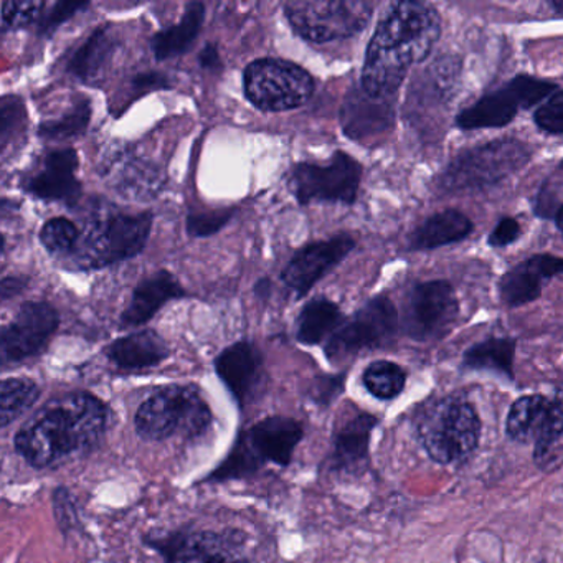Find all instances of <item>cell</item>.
<instances>
[{"label": "cell", "instance_id": "cell-21", "mask_svg": "<svg viewBox=\"0 0 563 563\" xmlns=\"http://www.w3.org/2000/svg\"><path fill=\"white\" fill-rule=\"evenodd\" d=\"M166 553L170 563H246L239 545L212 532L173 537L167 542Z\"/></svg>", "mask_w": 563, "mask_h": 563}, {"label": "cell", "instance_id": "cell-3", "mask_svg": "<svg viewBox=\"0 0 563 563\" xmlns=\"http://www.w3.org/2000/svg\"><path fill=\"white\" fill-rule=\"evenodd\" d=\"M481 420L470 401L451 395L428 405L418 417V437L437 463L470 456L479 443Z\"/></svg>", "mask_w": 563, "mask_h": 563}, {"label": "cell", "instance_id": "cell-35", "mask_svg": "<svg viewBox=\"0 0 563 563\" xmlns=\"http://www.w3.org/2000/svg\"><path fill=\"white\" fill-rule=\"evenodd\" d=\"M80 232L77 225L64 217L48 220L41 230V242L45 249L55 255H68L77 249Z\"/></svg>", "mask_w": 563, "mask_h": 563}, {"label": "cell", "instance_id": "cell-29", "mask_svg": "<svg viewBox=\"0 0 563 563\" xmlns=\"http://www.w3.org/2000/svg\"><path fill=\"white\" fill-rule=\"evenodd\" d=\"M342 312L335 302L318 298L309 301L298 319V341L306 345L319 344L338 331Z\"/></svg>", "mask_w": 563, "mask_h": 563}, {"label": "cell", "instance_id": "cell-26", "mask_svg": "<svg viewBox=\"0 0 563 563\" xmlns=\"http://www.w3.org/2000/svg\"><path fill=\"white\" fill-rule=\"evenodd\" d=\"M473 232V222L457 210L430 217L411 236V250H434L461 242Z\"/></svg>", "mask_w": 563, "mask_h": 563}, {"label": "cell", "instance_id": "cell-46", "mask_svg": "<svg viewBox=\"0 0 563 563\" xmlns=\"http://www.w3.org/2000/svg\"><path fill=\"white\" fill-rule=\"evenodd\" d=\"M556 227H559L560 232L563 233V206L560 207L559 212H556Z\"/></svg>", "mask_w": 563, "mask_h": 563}, {"label": "cell", "instance_id": "cell-32", "mask_svg": "<svg viewBox=\"0 0 563 563\" xmlns=\"http://www.w3.org/2000/svg\"><path fill=\"white\" fill-rule=\"evenodd\" d=\"M41 388L29 378H8L2 382L0 397V424L8 428L12 421L25 413L37 401Z\"/></svg>", "mask_w": 563, "mask_h": 563}, {"label": "cell", "instance_id": "cell-13", "mask_svg": "<svg viewBox=\"0 0 563 563\" xmlns=\"http://www.w3.org/2000/svg\"><path fill=\"white\" fill-rule=\"evenodd\" d=\"M58 312L48 302H25L11 324L2 329L0 357L2 364H18L45 347L57 331Z\"/></svg>", "mask_w": 563, "mask_h": 563}, {"label": "cell", "instance_id": "cell-9", "mask_svg": "<svg viewBox=\"0 0 563 563\" xmlns=\"http://www.w3.org/2000/svg\"><path fill=\"white\" fill-rule=\"evenodd\" d=\"M361 179V164L339 151L328 166L296 164L291 170V190L302 206L311 202L354 203Z\"/></svg>", "mask_w": 563, "mask_h": 563}, {"label": "cell", "instance_id": "cell-44", "mask_svg": "<svg viewBox=\"0 0 563 563\" xmlns=\"http://www.w3.org/2000/svg\"><path fill=\"white\" fill-rule=\"evenodd\" d=\"M199 62L200 65H202V68H207V70L220 67V57L216 45H207V47L200 52Z\"/></svg>", "mask_w": 563, "mask_h": 563}, {"label": "cell", "instance_id": "cell-17", "mask_svg": "<svg viewBox=\"0 0 563 563\" xmlns=\"http://www.w3.org/2000/svg\"><path fill=\"white\" fill-rule=\"evenodd\" d=\"M100 169L103 179L124 196L153 197L163 186V177L156 166L121 151L101 159Z\"/></svg>", "mask_w": 563, "mask_h": 563}, {"label": "cell", "instance_id": "cell-40", "mask_svg": "<svg viewBox=\"0 0 563 563\" xmlns=\"http://www.w3.org/2000/svg\"><path fill=\"white\" fill-rule=\"evenodd\" d=\"M88 5H90L88 2H58V4H55L54 9H52L51 14L42 22V31H54L58 25L74 18L75 14L87 9Z\"/></svg>", "mask_w": 563, "mask_h": 563}, {"label": "cell", "instance_id": "cell-18", "mask_svg": "<svg viewBox=\"0 0 563 563\" xmlns=\"http://www.w3.org/2000/svg\"><path fill=\"white\" fill-rule=\"evenodd\" d=\"M216 368L223 384L240 404L250 400L262 382V355L250 342H236L225 349L217 357Z\"/></svg>", "mask_w": 563, "mask_h": 563}, {"label": "cell", "instance_id": "cell-4", "mask_svg": "<svg viewBox=\"0 0 563 563\" xmlns=\"http://www.w3.org/2000/svg\"><path fill=\"white\" fill-rule=\"evenodd\" d=\"M153 229V216L108 213L85 227L74 252L81 269L104 268L140 255Z\"/></svg>", "mask_w": 563, "mask_h": 563}, {"label": "cell", "instance_id": "cell-1", "mask_svg": "<svg viewBox=\"0 0 563 563\" xmlns=\"http://www.w3.org/2000/svg\"><path fill=\"white\" fill-rule=\"evenodd\" d=\"M440 37V18L430 5L398 2L382 15L367 47L362 68V90L390 100L411 65L430 55Z\"/></svg>", "mask_w": 563, "mask_h": 563}, {"label": "cell", "instance_id": "cell-33", "mask_svg": "<svg viewBox=\"0 0 563 563\" xmlns=\"http://www.w3.org/2000/svg\"><path fill=\"white\" fill-rule=\"evenodd\" d=\"M407 375L400 365L388 361H377L368 365L364 372V385L375 398L391 400L405 388Z\"/></svg>", "mask_w": 563, "mask_h": 563}, {"label": "cell", "instance_id": "cell-42", "mask_svg": "<svg viewBox=\"0 0 563 563\" xmlns=\"http://www.w3.org/2000/svg\"><path fill=\"white\" fill-rule=\"evenodd\" d=\"M133 88L136 93H147V91L170 88V81L169 77L159 71H147L133 78Z\"/></svg>", "mask_w": 563, "mask_h": 563}, {"label": "cell", "instance_id": "cell-12", "mask_svg": "<svg viewBox=\"0 0 563 563\" xmlns=\"http://www.w3.org/2000/svg\"><path fill=\"white\" fill-rule=\"evenodd\" d=\"M457 299L453 286L443 279L415 286L408 299L405 331L415 341L440 339L456 321Z\"/></svg>", "mask_w": 563, "mask_h": 563}, {"label": "cell", "instance_id": "cell-19", "mask_svg": "<svg viewBox=\"0 0 563 563\" xmlns=\"http://www.w3.org/2000/svg\"><path fill=\"white\" fill-rule=\"evenodd\" d=\"M556 275H563V258L552 255L532 256L504 275L500 298L512 308L536 301L542 291V283Z\"/></svg>", "mask_w": 563, "mask_h": 563}, {"label": "cell", "instance_id": "cell-23", "mask_svg": "<svg viewBox=\"0 0 563 563\" xmlns=\"http://www.w3.org/2000/svg\"><path fill=\"white\" fill-rule=\"evenodd\" d=\"M107 354L118 367L141 371L166 361L169 349L157 332L141 331L114 341Z\"/></svg>", "mask_w": 563, "mask_h": 563}, {"label": "cell", "instance_id": "cell-41", "mask_svg": "<svg viewBox=\"0 0 563 563\" xmlns=\"http://www.w3.org/2000/svg\"><path fill=\"white\" fill-rule=\"evenodd\" d=\"M520 235V227L517 220L503 219L497 223L496 229L489 235V245L496 246V249H503V246L510 245L516 242Z\"/></svg>", "mask_w": 563, "mask_h": 563}, {"label": "cell", "instance_id": "cell-47", "mask_svg": "<svg viewBox=\"0 0 563 563\" xmlns=\"http://www.w3.org/2000/svg\"><path fill=\"white\" fill-rule=\"evenodd\" d=\"M550 5L555 9L556 14L563 15V0H559V2H552Z\"/></svg>", "mask_w": 563, "mask_h": 563}, {"label": "cell", "instance_id": "cell-7", "mask_svg": "<svg viewBox=\"0 0 563 563\" xmlns=\"http://www.w3.org/2000/svg\"><path fill=\"white\" fill-rule=\"evenodd\" d=\"M530 151L520 141L504 140L464 151L444 170L441 187L450 192L496 186L510 174L522 169Z\"/></svg>", "mask_w": 563, "mask_h": 563}, {"label": "cell", "instance_id": "cell-25", "mask_svg": "<svg viewBox=\"0 0 563 563\" xmlns=\"http://www.w3.org/2000/svg\"><path fill=\"white\" fill-rule=\"evenodd\" d=\"M203 21H206V5L200 2H190L180 22L154 35L151 45L157 60H167V58L186 54L202 31Z\"/></svg>", "mask_w": 563, "mask_h": 563}, {"label": "cell", "instance_id": "cell-10", "mask_svg": "<svg viewBox=\"0 0 563 563\" xmlns=\"http://www.w3.org/2000/svg\"><path fill=\"white\" fill-rule=\"evenodd\" d=\"M555 90V84L529 75H519L499 90L486 95L473 107L464 110L456 118L457 126L466 131L506 126L517 117L519 110L536 107Z\"/></svg>", "mask_w": 563, "mask_h": 563}, {"label": "cell", "instance_id": "cell-30", "mask_svg": "<svg viewBox=\"0 0 563 563\" xmlns=\"http://www.w3.org/2000/svg\"><path fill=\"white\" fill-rule=\"evenodd\" d=\"M563 456V388L556 391L550 405L545 427L536 441L533 460L540 467H552Z\"/></svg>", "mask_w": 563, "mask_h": 563}, {"label": "cell", "instance_id": "cell-45", "mask_svg": "<svg viewBox=\"0 0 563 563\" xmlns=\"http://www.w3.org/2000/svg\"><path fill=\"white\" fill-rule=\"evenodd\" d=\"M256 295L265 296L269 292V279H262V282L256 285L255 288Z\"/></svg>", "mask_w": 563, "mask_h": 563}, {"label": "cell", "instance_id": "cell-22", "mask_svg": "<svg viewBox=\"0 0 563 563\" xmlns=\"http://www.w3.org/2000/svg\"><path fill=\"white\" fill-rule=\"evenodd\" d=\"M186 295V289L179 285L176 276L166 269H161V272L144 278L136 286L130 306L121 316V321L128 328L146 324L166 302L184 298Z\"/></svg>", "mask_w": 563, "mask_h": 563}, {"label": "cell", "instance_id": "cell-39", "mask_svg": "<svg viewBox=\"0 0 563 563\" xmlns=\"http://www.w3.org/2000/svg\"><path fill=\"white\" fill-rule=\"evenodd\" d=\"M540 130L549 134H563V91L552 95L533 114Z\"/></svg>", "mask_w": 563, "mask_h": 563}, {"label": "cell", "instance_id": "cell-14", "mask_svg": "<svg viewBox=\"0 0 563 563\" xmlns=\"http://www.w3.org/2000/svg\"><path fill=\"white\" fill-rule=\"evenodd\" d=\"M352 236L338 235L324 242L311 243L299 250L283 272V283L302 298L311 291L316 283L321 282L334 266H338L354 250Z\"/></svg>", "mask_w": 563, "mask_h": 563}, {"label": "cell", "instance_id": "cell-15", "mask_svg": "<svg viewBox=\"0 0 563 563\" xmlns=\"http://www.w3.org/2000/svg\"><path fill=\"white\" fill-rule=\"evenodd\" d=\"M77 169V151H54L48 153L41 167L27 177L24 189L37 199L71 206L81 196V184L75 176Z\"/></svg>", "mask_w": 563, "mask_h": 563}, {"label": "cell", "instance_id": "cell-36", "mask_svg": "<svg viewBox=\"0 0 563 563\" xmlns=\"http://www.w3.org/2000/svg\"><path fill=\"white\" fill-rule=\"evenodd\" d=\"M27 123L24 103L18 97H4L0 101V146L2 154L8 153L11 144L18 140L19 134L24 133Z\"/></svg>", "mask_w": 563, "mask_h": 563}, {"label": "cell", "instance_id": "cell-11", "mask_svg": "<svg viewBox=\"0 0 563 563\" xmlns=\"http://www.w3.org/2000/svg\"><path fill=\"white\" fill-rule=\"evenodd\" d=\"M398 314L390 299H372L329 338L325 354L331 361H342L368 349L388 344L397 334Z\"/></svg>", "mask_w": 563, "mask_h": 563}, {"label": "cell", "instance_id": "cell-2", "mask_svg": "<svg viewBox=\"0 0 563 563\" xmlns=\"http://www.w3.org/2000/svg\"><path fill=\"white\" fill-rule=\"evenodd\" d=\"M108 427V408L85 391L48 401L15 437L19 453L35 467H57L97 446Z\"/></svg>", "mask_w": 563, "mask_h": 563}, {"label": "cell", "instance_id": "cell-27", "mask_svg": "<svg viewBox=\"0 0 563 563\" xmlns=\"http://www.w3.org/2000/svg\"><path fill=\"white\" fill-rule=\"evenodd\" d=\"M552 400L542 395H527L519 398L507 417V434L520 443H536L545 427Z\"/></svg>", "mask_w": 563, "mask_h": 563}, {"label": "cell", "instance_id": "cell-31", "mask_svg": "<svg viewBox=\"0 0 563 563\" xmlns=\"http://www.w3.org/2000/svg\"><path fill=\"white\" fill-rule=\"evenodd\" d=\"M516 342L512 339H489L471 347L464 355V365L481 371H494L512 377Z\"/></svg>", "mask_w": 563, "mask_h": 563}, {"label": "cell", "instance_id": "cell-34", "mask_svg": "<svg viewBox=\"0 0 563 563\" xmlns=\"http://www.w3.org/2000/svg\"><path fill=\"white\" fill-rule=\"evenodd\" d=\"M91 107L87 98H78L74 107L58 120L45 121L38 128V134L48 141H65L84 134L90 124Z\"/></svg>", "mask_w": 563, "mask_h": 563}, {"label": "cell", "instance_id": "cell-8", "mask_svg": "<svg viewBox=\"0 0 563 563\" xmlns=\"http://www.w3.org/2000/svg\"><path fill=\"white\" fill-rule=\"evenodd\" d=\"M286 19L292 31L308 42L325 44L364 31L372 18L368 2H289Z\"/></svg>", "mask_w": 563, "mask_h": 563}, {"label": "cell", "instance_id": "cell-24", "mask_svg": "<svg viewBox=\"0 0 563 563\" xmlns=\"http://www.w3.org/2000/svg\"><path fill=\"white\" fill-rule=\"evenodd\" d=\"M118 42L111 27L97 29L68 62V71L84 84H93L107 70Z\"/></svg>", "mask_w": 563, "mask_h": 563}, {"label": "cell", "instance_id": "cell-5", "mask_svg": "<svg viewBox=\"0 0 563 563\" xmlns=\"http://www.w3.org/2000/svg\"><path fill=\"white\" fill-rule=\"evenodd\" d=\"M210 421V408L196 388L167 387L141 405L134 423L144 440L163 441L174 434L197 437Z\"/></svg>", "mask_w": 563, "mask_h": 563}, {"label": "cell", "instance_id": "cell-38", "mask_svg": "<svg viewBox=\"0 0 563 563\" xmlns=\"http://www.w3.org/2000/svg\"><path fill=\"white\" fill-rule=\"evenodd\" d=\"M44 2H4L2 5V27L22 29L31 25L44 11Z\"/></svg>", "mask_w": 563, "mask_h": 563}, {"label": "cell", "instance_id": "cell-20", "mask_svg": "<svg viewBox=\"0 0 563 563\" xmlns=\"http://www.w3.org/2000/svg\"><path fill=\"white\" fill-rule=\"evenodd\" d=\"M394 120L390 100L374 98L361 88H354L345 97L341 111V124L345 136L362 141L384 133Z\"/></svg>", "mask_w": 563, "mask_h": 563}, {"label": "cell", "instance_id": "cell-28", "mask_svg": "<svg viewBox=\"0 0 563 563\" xmlns=\"http://www.w3.org/2000/svg\"><path fill=\"white\" fill-rule=\"evenodd\" d=\"M377 420L372 415L358 413L345 421L335 437L334 457L338 466L357 467L367 457L368 438Z\"/></svg>", "mask_w": 563, "mask_h": 563}, {"label": "cell", "instance_id": "cell-6", "mask_svg": "<svg viewBox=\"0 0 563 563\" xmlns=\"http://www.w3.org/2000/svg\"><path fill=\"white\" fill-rule=\"evenodd\" d=\"M243 88L258 110L282 113L302 107L314 93V80L291 62L260 58L245 68Z\"/></svg>", "mask_w": 563, "mask_h": 563}, {"label": "cell", "instance_id": "cell-43", "mask_svg": "<svg viewBox=\"0 0 563 563\" xmlns=\"http://www.w3.org/2000/svg\"><path fill=\"white\" fill-rule=\"evenodd\" d=\"M25 286H27V279L22 278V276H8V278L2 279V286H0L2 301H9L12 296L22 292Z\"/></svg>", "mask_w": 563, "mask_h": 563}, {"label": "cell", "instance_id": "cell-16", "mask_svg": "<svg viewBox=\"0 0 563 563\" xmlns=\"http://www.w3.org/2000/svg\"><path fill=\"white\" fill-rule=\"evenodd\" d=\"M301 438L302 428L298 421L286 417H269L256 423L242 440L258 463L272 461L286 466Z\"/></svg>", "mask_w": 563, "mask_h": 563}, {"label": "cell", "instance_id": "cell-37", "mask_svg": "<svg viewBox=\"0 0 563 563\" xmlns=\"http://www.w3.org/2000/svg\"><path fill=\"white\" fill-rule=\"evenodd\" d=\"M232 217V209L192 212L187 217V232L190 236H199V239L216 235L219 230H222L230 222Z\"/></svg>", "mask_w": 563, "mask_h": 563}]
</instances>
